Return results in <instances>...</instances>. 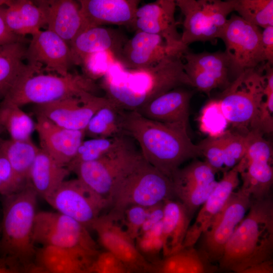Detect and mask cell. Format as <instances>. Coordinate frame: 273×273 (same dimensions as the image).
Wrapping results in <instances>:
<instances>
[{"label":"cell","instance_id":"16","mask_svg":"<svg viewBox=\"0 0 273 273\" xmlns=\"http://www.w3.org/2000/svg\"><path fill=\"white\" fill-rule=\"evenodd\" d=\"M188 49L170 46L158 35L137 30L125 43L116 62L126 69H144L170 57L183 58Z\"/></svg>","mask_w":273,"mask_h":273},{"label":"cell","instance_id":"26","mask_svg":"<svg viewBox=\"0 0 273 273\" xmlns=\"http://www.w3.org/2000/svg\"><path fill=\"white\" fill-rule=\"evenodd\" d=\"M98 256L74 249L41 246L33 262L56 273H93Z\"/></svg>","mask_w":273,"mask_h":273},{"label":"cell","instance_id":"15","mask_svg":"<svg viewBox=\"0 0 273 273\" xmlns=\"http://www.w3.org/2000/svg\"><path fill=\"white\" fill-rule=\"evenodd\" d=\"M109 214L100 215L90 229L100 244L132 273H149L151 263L138 250L134 240Z\"/></svg>","mask_w":273,"mask_h":273},{"label":"cell","instance_id":"17","mask_svg":"<svg viewBox=\"0 0 273 273\" xmlns=\"http://www.w3.org/2000/svg\"><path fill=\"white\" fill-rule=\"evenodd\" d=\"M183 58L191 86L209 96L213 89L220 87L225 89L231 84L230 61L224 52L196 54L188 51Z\"/></svg>","mask_w":273,"mask_h":273},{"label":"cell","instance_id":"2","mask_svg":"<svg viewBox=\"0 0 273 273\" xmlns=\"http://www.w3.org/2000/svg\"><path fill=\"white\" fill-rule=\"evenodd\" d=\"M124 124L125 134L137 142L145 160L170 179L184 162L201 156L183 125L152 120L125 110Z\"/></svg>","mask_w":273,"mask_h":273},{"label":"cell","instance_id":"21","mask_svg":"<svg viewBox=\"0 0 273 273\" xmlns=\"http://www.w3.org/2000/svg\"><path fill=\"white\" fill-rule=\"evenodd\" d=\"M239 175L236 166L223 172L222 178L203 204L194 223L190 225L182 248L194 246L208 229L238 186Z\"/></svg>","mask_w":273,"mask_h":273},{"label":"cell","instance_id":"40","mask_svg":"<svg viewBox=\"0 0 273 273\" xmlns=\"http://www.w3.org/2000/svg\"><path fill=\"white\" fill-rule=\"evenodd\" d=\"M216 171L205 161L192 163L184 168H179L171 178L172 181L195 182L210 184L216 181Z\"/></svg>","mask_w":273,"mask_h":273},{"label":"cell","instance_id":"33","mask_svg":"<svg viewBox=\"0 0 273 273\" xmlns=\"http://www.w3.org/2000/svg\"><path fill=\"white\" fill-rule=\"evenodd\" d=\"M124 112L110 101L92 117L85 129V135L90 138L126 135L124 128Z\"/></svg>","mask_w":273,"mask_h":273},{"label":"cell","instance_id":"31","mask_svg":"<svg viewBox=\"0 0 273 273\" xmlns=\"http://www.w3.org/2000/svg\"><path fill=\"white\" fill-rule=\"evenodd\" d=\"M71 172L39 148L29 176V182L44 200L64 181Z\"/></svg>","mask_w":273,"mask_h":273},{"label":"cell","instance_id":"28","mask_svg":"<svg viewBox=\"0 0 273 273\" xmlns=\"http://www.w3.org/2000/svg\"><path fill=\"white\" fill-rule=\"evenodd\" d=\"M218 269L203 251L192 246L151 262L149 273H215Z\"/></svg>","mask_w":273,"mask_h":273},{"label":"cell","instance_id":"41","mask_svg":"<svg viewBox=\"0 0 273 273\" xmlns=\"http://www.w3.org/2000/svg\"><path fill=\"white\" fill-rule=\"evenodd\" d=\"M247 147L246 133L226 131L223 147V172L230 170L240 161Z\"/></svg>","mask_w":273,"mask_h":273},{"label":"cell","instance_id":"7","mask_svg":"<svg viewBox=\"0 0 273 273\" xmlns=\"http://www.w3.org/2000/svg\"><path fill=\"white\" fill-rule=\"evenodd\" d=\"M264 73L256 68L237 76L222 92L219 100L222 111L233 126L246 133L263 101Z\"/></svg>","mask_w":273,"mask_h":273},{"label":"cell","instance_id":"52","mask_svg":"<svg viewBox=\"0 0 273 273\" xmlns=\"http://www.w3.org/2000/svg\"><path fill=\"white\" fill-rule=\"evenodd\" d=\"M226 273H273L272 261L270 260L241 271Z\"/></svg>","mask_w":273,"mask_h":273},{"label":"cell","instance_id":"48","mask_svg":"<svg viewBox=\"0 0 273 273\" xmlns=\"http://www.w3.org/2000/svg\"><path fill=\"white\" fill-rule=\"evenodd\" d=\"M125 267L113 254L107 251L101 252L93 267V272L102 270H113Z\"/></svg>","mask_w":273,"mask_h":273},{"label":"cell","instance_id":"54","mask_svg":"<svg viewBox=\"0 0 273 273\" xmlns=\"http://www.w3.org/2000/svg\"><path fill=\"white\" fill-rule=\"evenodd\" d=\"M0 273H20L18 269L15 267L6 264L3 260L0 259Z\"/></svg>","mask_w":273,"mask_h":273},{"label":"cell","instance_id":"9","mask_svg":"<svg viewBox=\"0 0 273 273\" xmlns=\"http://www.w3.org/2000/svg\"><path fill=\"white\" fill-rule=\"evenodd\" d=\"M33 240L41 246L74 249L96 256L101 252L87 228L57 211L37 212Z\"/></svg>","mask_w":273,"mask_h":273},{"label":"cell","instance_id":"49","mask_svg":"<svg viewBox=\"0 0 273 273\" xmlns=\"http://www.w3.org/2000/svg\"><path fill=\"white\" fill-rule=\"evenodd\" d=\"M163 216V202L149 207L147 218L140 230L138 236L148 231L158 222L161 221Z\"/></svg>","mask_w":273,"mask_h":273},{"label":"cell","instance_id":"3","mask_svg":"<svg viewBox=\"0 0 273 273\" xmlns=\"http://www.w3.org/2000/svg\"><path fill=\"white\" fill-rule=\"evenodd\" d=\"M273 202L270 198L251 199L249 209L227 242L219 267L239 271L271 260Z\"/></svg>","mask_w":273,"mask_h":273},{"label":"cell","instance_id":"45","mask_svg":"<svg viewBox=\"0 0 273 273\" xmlns=\"http://www.w3.org/2000/svg\"><path fill=\"white\" fill-rule=\"evenodd\" d=\"M0 182L5 190V196L14 193L24 187L19 183L9 160L1 150Z\"/></svg>","mask_w":273,"mask_h":273},{"label":"cell","instance_id":"12","mask_svg":"<svg viewBox=\"0 0 273 273\" xmlns=\"http://www.w3.org/2000/svg\"><path fill=\"white\" fill-rule=\"evenodd\" d=\"M140 153L132 146L100 159L77 164L70 171L109 201L115 186Z\"/></svg>","mask_w":273,"mask_h":273},{"label":"cell","instance_id":"56","mask_svg":"<svg viewBox=\"0 0 273 273\" xmlns=\"http://www.w3.org/2000/svg\"><path fill=\"white\" fill-rule=\"evenodd\" d=\"M5 131L4 129L0 125V136L2 134V133ZM0 138V141H1Z\"/></svg>","mask_w":273,"mask_h":273},{"label":"cell","instance_id":"23","mask_svg":"<svg viewBox=\"0 0 273 273\" xmlns=\"http://www.w3.org/2000/svg\"><path fill=\"white\" fill-rule=\"evenodd\" d=\"M128 38L120 29L97 26L79 33L69 44L74 65H80L87 56L105 52L115 60Z\"/></svg>","mask_w":273,"mask_h":273},{"label":"cell","instance_id":"42","mask_svg":"<svg viewBox=\"0 0 273 273\" xmlns=\"http://www.w3.org/2000/svg\"><path fill=\"white\" fill-rule=\"evenodd\" d=\"M225 134L216 138L208 137L198 144L201 156L205 157V161L216 172L222 170L223 169V147Z\"/></svg>","mask_w":273,"mask_h":273},{"label":"cell","instance_id":"51","mask_svg":"<svg viewBox=\"0 0 273 273\" xmlns=\"http://www.w3.org/2000/svg\"><path fill=\"white\" fill-rule=\"evenodd\" d=\"M2 7L0 6V46L25 39V37L14 34L8 29L4 20Z\"/></svg>","mask_w":273,"mask_h":273},{"label":"cell","instance_id":"22","mask_svg":"<svg viewBox=\"0 0 273 273\" xmlns=\"http://www.w3.org/2000/svg\"><path fill=\"white\" fill-rule=\"evenodd\" d=\"M85 29L113 24L133 28L139 0H80Z\"/></svg>","mask_w":273,"mask_h":273},{"label":"cell","instance_id":"36","mask_svg":"<svg viewBox=\"0 0 273 273\" xmlns=\"http://www.w3.org/2000/svg\"><path fill=\"white\" fill-rule=\"evenodd\" d=\"M0 125L10 135L11 139L26 141L35 130V123L19 107L0 104Z\"/></svg>","mask_w":273,"mask_h":273},{"label":"cell","instance_id":"13","mask_svg":"<svg viewBox=\"0 0 273 273\" xmlns=\"http://www.w3.org/2000/svg\"><path fill=\"white\" fill-rule=\"evenodd\" d=\"M251 199L241 188L234 191L204 233L201 250L211 262L218 261L235 229L247 214Z\"/></svg>","mask_w":273,"mask_h":273},{"label":"cell","instance_id":"53","mask_svg":"<svg viewBox=\"0 0 273 273\" xmlns=\"http://www.w3.org/2000/svg\"><path fill=\"white\" fill-rule=\"evenodd\" d=\"M20 273H56L36 264L33 261L18 267Z\"/></svg>","mask_w":273,"mask_h":273},{"label":"cell","instance_id":"8","mask_svg":"<svg viewBox=\"0 0 273 273\" xmlns=\"http://www.w3.org/2000/svg\"><path fill=\"white\" fill-rule=\"evenodd\" d=\"M184 16L181 41L185 45L220 39L234 0H176Z\"/></svg>","mask_w":273,"mask_h":273},{"label":"cell","instance_id":"19","mask_svg":"<svg viewBox=\"0 0 273 273\" xmlns=\"http://www.w3.org/2000/svg\"><path fill=\"white\" fill-rule=\"evenodd\" d=\"M176 3L174 0H157L139 7L133 28L158 35L170 46L188 48L181 41L175 19Z\"/></svg>","mask_w":273,"mask_h":273},{"label":"cell","instance_id":"46","mask_svg":"<svg viewBox=\"0 0 273 273\" xmlns=\"http://www.w3.org/2000/svg\"><path fill=\"white\" fill-rule=\"evenodd\" d=\"M135 240L136 246L144 257L146 256L152 257L151 263L159 259L157 256L162 251V237L152 238L141 235Z\"/></svg>","mask_w":273,"mask_h":273},{"label":"cell","instance_id":"20","mask_svg":"<svg viewBox=\"0 0 273 273\" xmlns=\"http://www.w3.org/2000/svg\"><path fill=\"white\" fill-rule=\"evenodd\" d=\"M36 116L35 130L38 135L40 149L60 165L67 167L84 140L85 130L67 129L43 115Z\"/></svg>","mask_w":273,"mask_h":273},{"label":"cell","instance_id":"39","mask_svg":"<svg viewBox=\"0 0 273 273\" xmlns=\"http://www.w3.org/2000/svg\"><path fill=\"white\" fill-rule=\"evenodd\" d=\"M263 134L254 129H251L246 133L247 147L245 154L235 166L239 173L243 171L246 166L253 161H272L271 145L263 138Z\"/></svg>","mask_w":273,"mask_h":273},{"label":"cell","instance_id":"47","mask_svg":"<svg viewBox=\"0 0 273 273\" xmlns=\"http://www.w3.org/2000/svg\"><path fill=\"white\" fill-rule=\"evenodd\" d=\"M251 129H257L264 133H271L273 130L272 113L270 111L264 100L250 125Z\"/></svg>","mask_w":273,"mask_h":273},{"label":"cell","instance_id":"57","mask_svg":"<svg viewBox=\"0 0 273 273\" xmlns=\"http://www.w3.org/2000/svg\"><path fill=\"white\" fill-rule=\"evenodd\" d=\"M123 273H132V272L130 270H127L126 271H125V272Z\"/></svg>","mask_w":273,"mask_h":273},{"label":"cell","instance_id":"6","mask_svg":"<svg viewBox=\"0 0 273 273\" xmlns=\"http://www.w3.org/2000/svg\"><path fill=\"white\" fill-rule=\"evenodd\" d=\"M99 87L94 80L84 74L69 72L65 76L38 74L16 84L0 104L21 107L30 103L47 104L82 92L94 94Z\"/></svg>","mask_w":273,"mask_h":273},{"label":"cell","instance_id":"29","mask_svg":"<svg viewBox=\"0 0 273 273\" xmlns=\"http://www.w3.org/2000/svg\"><path fill=\"white\" fill-rule=\"evenodd\" d=\"M191 217L178 200L163 202L162 224L163 257L172 254L182 248Z\"/></svg>","mask_w":273,"mask_h":273},{"label":"cell","instance_id":"35","mask_svg":"<svg viewBox=\"0 0 273 273\" xmlns=\"http://www.w3.org/2000/svg\"><path fill=\"white\" fill-rule=\"evenodd\" d=\"M271 162L255 161L250 163L240 173L243 184L241 188L253 200L268 197L273 182V169Z\"/></svg>","mask_w":273,"mask_h":273},{"label":"cell","instance_id":"4","mask_svg":"<svg viewBox=\"0 0 273 273\" xmlns=\"http://www.w3.org/2000/svg\"><path fill=\"white\" fill-rule=\"evenodd\" d=\"M38 194L29 184L3 196L0 251L7 264L18 267L33 262L36 248L33 233Z\"/></svg>","mask_w":273,"mask_h":273},{"label":"cell","instance_id":"11","mask_svg":"<svg viewBox=\"0 0 273 273\" xmlns=\"http://www.w3.org/2000/svg\"><path fill=\"white\" fill-rule=\"evenodd\" d=\"M45 200L59 213L87 229L109 207L108 200L79 179L64 180Z\"/></svg>","mask_w":273,"mask_h":273},{"label":"cell","instance_id":"50","mask_svg":"<svg viewBox=\"0 0 273 273\" xmlns=\"http://www.w3.org/2000/svg\"><path fill=\"white\" fill-rule=\"evenodd\" d=\"M261 42L265 63L273 64V26H268L261 31Z\"/></svg>","mask_w":273,"mask_h":273},{"label":"cell","instance_id":"24","mask_svg":"<svg viewBox=\"0 0 273 273\" xmlns=\"http://www.w3.org/2000/svg\"><path fill=\"white\" fill-rule=\"evenodd\" d=\"M42 11L47 29L68 44L85 29L78 1L40 0L34 2Z\"/></svg>","mask_w":273,"mask_h":273},{"label":"cell","instance_id":"58","mask_svg":"<svg viewBox=\"0 0 273 273\" xmlns=\"http://www.w3.org/2000/svg\"><path fill=\"white\" fill-rule=\"evenodd\" d=\"M0 232H1V229H0Z\"/></svg>","mask_w":273,"mask_h":273},{"label":"cell","instance_id":"38","mask_svg":"<svg viewBox=\"0 0 273 273\" xmlns=\"http://www.w3.org/2000/svg\"><path fill=\"white\" fill-rule=\"evenodd\" d=\"M198 120L200 130L209 138L220 137L228 131L229 122L218 99L211 100L202 107Z\"/></svg>","mask_w":273,"mask_h":273},{"label":"cell","instance_id":"34","mask_svg":"<svg viewBox=\"0 0 273 273\" xmlns=\"http://www.w3.org/2000/svg\"><path fill=\"white\" fill-rule=\"evenodd\" d=\"M128 137L124 135L83 140L67 168L70 170L80 163L96 161L132 146Z\"/></svg>","mask_w":273,"mask_h":273},{"label":"cell","instance_id":"44","mask_svg":"<svg viewBox=\"0 0 273 273\" xmlns=\"http://www.w3.org/2000/svg\"><path fill=\"white\" fill-rule=\"evenodd\" d=\"M107 54L105 52L97 53L87 56L84 59L82 65L86 76L95 78L104 76L113 63H107Z\"/></svg>","mask_w":273,"mask_h":273},{"label":"cell","instance_id":"32","mask_svg":"<svg viewBox=\"0 0 273 273\" xmlns=\"http://www.w3.org/2000/svg\"><path fill=\"white\" fill-rule=\"evenodd\" d=\"M39 150L31 139L0 141V150L7 158L17 180L23 187L30 184V171Z\"/></svg>","mask_w":273,"mask_h":273},{"label":"cell","instance_id":"14","mask_svg":"<svg viewBox=\"0 0 273 273\" xmlns=\"http://www.w3.org/2000/svg\"><path fill=\"white\" fill-rule=\"evenodd\" d=\"M110 102L105 97L82 92L52 103L35 105L34 112L61 127L85 130L93 115Z\"/></svg>","mask_w":273,"mask_h":273},{"label":"cell","instance_id":"25","mask_svg":"<svg viewBox=\"0 0 273 273\" xmlns=\"http://www.w3.org/2000/svg\"><path fill=\"white\" fill-rule=\"evenodd\" d=\"M192 95V92L177 87L157 97L135 111L152 120L179 124L188 127Z\"/></svg>","mask_w":273,"mask_h":273},{"label":"cell","instance_id":"55","mask_svg":"<svg viewBox=\"0 0 273 273\" xmlns=\"http://www.w3.org/2000/svg\"><path fill=\"white\" fill-rule=\"evenodd\" d=\"M93 273H119L116 270H102L97 272H94Z\"/></svg>","mask_w":273,"mask_h":273},{"label":"cell","instance_id":"30","mask_svg":"<svg viewBox=\"0 0 273 273\" xmlns=\"http://www.w3.org/2000/svg\"><path fill=\"white\" fill-rule=\"evenodd\" d=\"M2 9L8 29L18 36H32L46 26L42 11L31 1L6 0Z\"/></svg>","mask_w":273,"mask_h":273},{"label":"cell","instance_id":"18","mask_svg":"<svg viewBox=\"0 0 273 273\" xmlns=\"http://www.w3.org/2000/svg\"><path fill=\"white\" fill-rule=\"evenodd\" d=\"M27 64L41 66L65 76L74 64L69 44L54 32L39 30L32 35L25 52Z\"/></svg>","mask_w":273,"mask_h":273},{"label":"cell","instance_id":"27","mask_svg":"<svg viewBox=\"0 0 273 273\" xmlns=\"http://www.w3.org/2000/svg\"><path fill=\"white\" fill-rule=\"evenodd\" d=\"M27 40L0 46V102L18 82L39 74L41 66L23 62Z\"/></svg>","mask_w":273,"mask_h":273},{"label":"cell","instance_id":"37","mask_svg":"<svg viewBox=\"0 0 273 273\" xmlns=\"http://www.w3.org/2000/svg\"><path fill=\"white\" fill-rule=\"evenodd\" d=\"M234 11L245 21L258 27L273 26L272 0H234Z\"/></svg>","mask_w":273,"mask_h":273},{"label":"cell","instance_id":"5","mask_svg":"<svg viewBox=\"0 0 273 273\" xmlns=\"http://www.w3.org/2000/svg\"><path fill=\"white\" fill-rule=\"evenodd\" d=\"M173 197L171 179L147 162L140 153L114 188L109 198L108 214L118 221L130 206L149 208Z\"/></svg>","mask_w":273,"mask_h":273},{"label":"cell","instance_id":"10","mask_svg":"<svg viewBox=\"0 0 273 273\" xmlns=\"http://www.w3.org/2000/svg\"><path fill=\"white\" fill-rule=\"evenodd\" d=\"M220 39L236 77L246 70L256 68L265 62L259 27L248 23L238 15L228 19Z\"/></svg>","mask_w":273,"mask_h":273},{"label":"cell","instance_id":"43","mask_svg":"<svg viewBox=\"0 0 273 273\" xmlns=\"http://www.w3.org/2000/svg\"><path fill=\"white\" fill-rule=\"evenodd\" d=\"M149 208L132 206L128 207L123 214V219L126 226L125 231L134 240L138 237L140 230L146 220Z\"/></svg>","mask_w":273,"mask_h":273},{"label":"cell","instance_id":"1","mask_svg":"<svg viewBox=\"0 0 273 273\" xmlns=\"http://www.w3.org/2000/svg\"><path fill=\"white\" fill-rule=\"evenodd\" d=\"M182 57L167 58L148 68L126 69L113 63L100 86L105 97L119 108L136 111L157 97L182 85L191 86Z\"/></svg>","mask_w":273,"mask_h":273}]
</instances>
